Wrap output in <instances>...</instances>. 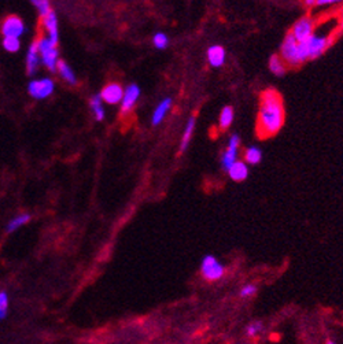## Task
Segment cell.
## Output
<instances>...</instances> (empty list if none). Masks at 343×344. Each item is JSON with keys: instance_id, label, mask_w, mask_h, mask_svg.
Returning a JSON list of instances; mask_svg holds the SVG:
<instances>
[{"instance_id": "11", "label": "cell", "mask_w": 343, "mask_h": 344, "mask_svg": "<svg viewBox=\"0 0 343 344\" xmlns=\"http://www.w3.org/2000/svg\"><path fill=\"white\" fill-rule=\"evenodd\" d=\"M122 96H124V89L120 84H115V82L107 84L100 92L102 100L109 103V104H118L122 100Z\"/></svg>"}, {"instance_id": "14", "label": "cell", "mask_w": 343, "mask_h": 344, "mask_svg": "<svg viewBox=\"0 0 343 344\" xmlns=\"http://www.w3.org/2000/svg\"><path fill=\"white\" fill-rule=\"evenodd\" d=\"M43 24L46 26V29L48 31V35H50V41H51L54 46L58 44V21L57 16L54 11H50L47 16L43 17Z\"/></svg>"}, {"instance_id": "27", "label": "cell", "mask_w": 343, "mask_h": 344, "mask_svg": "<svg viewBox=\"0 0 343 344\" xmlns=\"http://www.w3.org/2000/svg\"><path fill=\"white\" fill-rule=\"evenodd\" d=\"M7 307H9V298H7L6 292H0V319L6 317Z\"/></svg>"}, {"instance_id": "17", "label": "cell", "mask_w": 343, "mask_h": 344, "mask_svg": "<svg viewBox=\"0 0 343 344\" xmlns=\"http://www.w3.org/2000/svg\"><path fill=\"white\" fill-rule=\"evenodd\" d=\"M37 65H39V41H35L28 51L26 57V70L29 74H33L36 72Z\"/></svg>"}, {"instance_id": "12", "label": "cell", "mask_w": 343, "mask_h": 344, "mask_svg": "<svg viewBox=\"0 0 343 344\" xmlns=\"http://www.w3.org/2000/svg\"><path fill=\"white\" fill-rule=\"evenodd\" d=\"M206 57H208L209 65L217 69V67H221L225 63L227 54H225V50L221 46H210L208 48V52H206Z\"/></svg>"}, {"instance_id": "20", "label": "cell", "mask_w": 343, "mask_h": 344, "mask_svg": "<svg viewBox=\"0 0 343 344\" xmlns=\"http://www.w3.org/2000/svg\"><path fill=\"white\" fill-rule=\"evenodd\" d=\"M262 159V151L260 147L251 145L245 151V163L247 164H258Z\"/></svg>"}, {"instance_id": "13", "label": "cell", "mask_w": 343, "mask_h": 344, "mask_svg": "<svg viewBox=\"0 0 343 344\" xmlns=\"http://www.w3.org/2000/svg\"><path fill=\"white\" fill-rule=\"evenodd\" d=\"M172 104H173V100H172L170 98L163 99L162 102H159V104L156 106L155 110H154V113H152V117H151V123H152L154 126L159 125V123L165 119L166 114L169 113V110L172 108Z\"/></svg>"}, {"instance_id": "18", "label": "cell", "mask_w": 343, "mask_h": 344, "mask_svg": "<svg viewBox=\"0 0 343 344\" xmlns=\"http://www.w3.org/2000/svg\"><path fill=\"white\" fill-rule=\"evenodd\" d=\"M268 65H269V70L272 72V74H275V76H277V77H280V76H283V74H286L287 65L284 63V61H283V59L277 55V54H273V55L269 58Z\"/></svg>"}, {"instance_id": "16", "label": "cell", "mask_w": 343, "mask_h": 344, "mask_svg": "<svg viewBox=\"0 0 343 344\" xmlns=\"http://www.w3.org/2000/svg\"><path fill=\"white\" fill-rule=\"evenodd\" d=\"M195 125H197V118H195V115H191L190 119L187 121V125H186V129H184V133H183L180 147H179V154H183L184 151H187L188 145H190V141H191V137H193L194 134Z\"/></svg>"}, {"instance_id": "31", "label": "cell", "mask_w": 343, "mask_h": 344, "mask_svg": "<svg viewBox=\"0 0 343 344\" xmlns=\"http://www.w3.org/2000/svg\"><path fill=\"white\" fill-rule=\"evenodd\" d=\"M339 31L343 32V11L340 13V17H339Z\"/></svg>"}, {"instance_id": "24", "label": "cell", "mask_w": 343, "mask_h": 344, "mask_svg": "<svg viewBox=\"0 0 343 344\" xmlns=\"http://www.w3.org/2000/svg\"><path fill=\"white\" fill-rule=\"evenodd\" d=\"M152 44H154V47L158 48V50H165V48L169 46V37H167L165 33L158 32V33H155L154 37H152Z\"/></svg>"}, {"instance_id": "6", "label": "cell", "mask_w": 343, "mask_h": 344, "mask_svg": "<svg viewBox=\"0 0 343 344\" xmlns=\"http://www.w3.org/2000/svg\"><path fill=\"white\" fill-rule=\"evenodd\" d=\"M39 41V54L42 55V59L44 62V65L51 70L55 72L58 65V48L57 46H54L50 39H40Z\"/></svg>"}, {"instance_id": "9", "label": "cell", "mask_w": 343, "mask_h": 344, "mask_svg": "<svg viewBox=\"0 0 343 344\" xmlns=\"http://www.w3.org/2000/svg\"><path fill=\"white\" fill-rule=\"evenodd\" d=\"M25 32V25L20 17L10 16L7 17L2 24V33L5 37H18Z\"/></svg>"}, {"instance_id": "29", "label": "cell", "mask_w": 343, "mask_h": 344, "mask_svg": "<svg viewBox=\"0 0 343 344\" xmlns=\"http://www.w3.org/2000/svg\"><path fill=\"white\" fill-rule=\"evenodd\" d=\"M261 329H262V324H261L260 321H255V322H253V324H250L249 326H247V334H249L250 337H254L255 334L260 332Z\"/></svg>"}, {"instance_id": "3", "label": "cell", "mask_w": 343, "mask_h": 344, "mask_svg": "<svg viewBox=\"0 0 343 344\" xmlns=\"http://www.w3.org/2000/svg\"><path fill=\"white\" fill-rule=\"evenodd\" d=\"M279 57L284 61L288 66H299L302 65L301 57H299V47H298V41L288 33L284 40L281 43L280 47V55Z\"/></svg>"}, {"instance_id": "10", "label": "cell", "mask_w": 343, "mask_h": 344, "mask_svg": "<svg viewBox=\"0 0 343 344\" xmlns=\"http://www.w3.org/2000/svg\"><path fill=\"white\" fill-rule=\"evenodd\" d=\"M28 91L31 93V96L35 99H44L50 96L54 92V81L50 78H44V80H35L29 84Z\"/></svg>"}, {"instance_id": "2", "label": "cell", "mask_w": 343, "mask_h": 344, "mask_svg": "<svg viewBox=\"0 0 343 344\" xmlns=\"http://www.w3.org/2000/svg\"><path fill=\"white\" fill-rule=\"evenodd\" d=\"M331 43H332V37L325 36V35H316V33H313L306 41L298 43L302 63L321 57L322 54L327 51L328 47L331 46Z\"/></svg>"}, {"instance_id": "22", "label": "cell", "mask_w": 343, "mask_h": 344, "mask_svg": "<svg viewBox=\"0 0 343 344\" xmlns=\"http://www.w3.org/2000/svg\"><path fill=\"white\" fill-rule=\"evenodd\" d=\"M89 103H91V107H92V111H94L96 119H98V121H103L104 108L103 104H102V98H100V95H95V96H92V99H91V102Z\"/></svg>"}, {"instance_id": "26", "label": "cell", "mask_w": 343, "mask_h": 344, "mask_svg": "<svg viewBox=\"0 0 343 344\" xmlns=\"http://www.w3.org/2000/svg\"><path fill=\"white\" fill-rule=\"evenodd\" d=\"M32 5L35 6V7H37V10L40 13L42 18L47 16L48 13L51 11V7H50V3H48L47 0H33Z\"/></svg>"}, {"instance_id": "28", "label": "cell", "mask_w": 343, "mask_h": 344, "mask_svg": "<svg viewBox=\"0 0 343 344\" xmlns=\"http://www.w3.org/2000/svg\"><path fill=\"white\" fill-rule=\"evenodd\" d=\"M255 292H257V287H255L254 284H246L245 287L240 289V296L242 298H250Z\"/></svg>"}, {"instance_id": "1", "label": "cell", "mask_w": 343, "mask_h": 344, "mask_svg": "<svg viewBox=\"0 0 343 344\" xmlns=\"http://www.w3.org/2000/svg\"><path fill=\"white\" fill-rule=\"evenodd\" d=\"M286 121L284 104L276 89H265L261 93L257 117V133L261 139H268L280 132Z\"/></svg>"}, {"instance_id": "32", "label": "cell", "mask_w": 343, "mask_h": 344, "mask_svg": "<svg viewBox=\"0 0 343 344\" xmlns=\"http://www.w3.org/2000/svg\"><path fill=\"white\" fill-rule=\"evenodd\" d=\"M327 344H335V343H333V341H331V340H328Z\"/></svg>"}, {"instance_id": "25", "label": "cell", "mask_w": 343, "mask_h": 344, "mask_svg": "<svg viewBox=\"0 0 343 344\" xmlns=\"http://www.w3.org/2000/svg\"><path fill=\"white\" fill-rule=\"evenodd\" d=\"M3 47H5L6 51L17 52L20 50V47H21L20 39H17V37H5L3 39Z\"/></svg>"}, {"instance_id": "30", "label": "cell", "mask_w": 343, "mask_h": 344, "mask_svg": "<svg viewBox=\"0 0 343 344\" xmlns=\"http://www.w3.org/2000/svg\"><path fill=\"white\" fill-rule=\"evenodd\" d=\"M338 3L335 0H314V6H331Z\"/></svg>"}, {"instance_id": "21", "label": "cell", "mask_w": 343, "mask_h": 344, "mask_svg": "<svg viewBox=\"0 0 343 344\" xmlns=\"http://www.w3.org/2000/svg\"><path fill=\"white\" fill-rule=\"evenodd\" d=\"M57 69H58V72L61 73V76L63 77V80H66L69 84H73L74 85V84L77 82L73 70H72V69H70V67H69L63 61H58Z\"/></svg>"}, {"instance_id": "15", "label": "cell", "mask_w": 343, "mask_h": 344, "mask_svg": "<svg viewBox=\"0 0 343 344\" xmlns=\"http://www.w3.org/2000/svg\"><path fill=\"white\" fill-rule=\"evenodd\" d=\"M227 171H228L231 180L245 181L247 179V176H249V164L242 162V160H236Z\"/></svg>"}, {"instance_id": "5", "label": "cell", "mask_w": 343, "mask_h": 344, "mask_svg": "<svg viewBox=\"0 0 343 344\" xmlns=\"http://www.w3.org/2000/svg\"><path fill=\"white\" fill-rule=\"evenodd\" d=\"M314 28H316V24H314V20L310 18V17H302L299 20L296 21L295 24L292 25L291 35L294 39H295L298 43H303L306 41L309 37L312 36L314 33Z\"/></svg>"}, {"instance_id": "19", "label": "cell", "mask_w": 343, "mask_h": 344, "mask_svg": "<svg viewBox=\"0 0 343 344\" xmlns=\"http://www.w3.org/2000/svg\"><path fill=\"white\" fill-rule=\"evenodd\" d=\"M234 122V108L231 106H224L219 117V126L223 130L228 129Z\"/></svg>"}, {"instance_id": "8", "label": "cell", "mask_w": 343, "mask_h": 344, "mask_svg": "<svg viewBox=\"0 0 343 344\" xmlns=\"http://www.w3.org/2000/svg\"><path fill=\"white\" fill-rule=\"evenodd\" d=\"M140 98V88L137 87L136 84H130L126 87V89H124V96H122V100H121V115H126L128 113H130L135 104L137 103Z\"/></svg>"}, {"instance_id": "7", "label": "cell", "mask_w": 343, "mask_h": 344, "mask_svg": "<svg viewBox=\"0 0 343 344\" xmlns=\"http://www.w3.org/2000/svg\"><path fill=\"white\" fill-rule=\"evenodd\" d=\"M240 147V137L238 134H231L228 140V145L224 151L223 156H221V166L224 170H228L232 164L238 160V151Z\"/></svg>"}, {"instance_id": "23", "label": "cell", "mask_w": 343, "mask_h": 344, "mask_svg": "<svg viewBox=\"0 0 343 344\" xmlns=\"http://www.w3.org/2000/svg\"><path fill=\"white\" fill-rule=\"evenodd\" d=\"M31 220V216L29 214H20L18 217H16L14 220H11V222L7 225V232L11 233V232L17 231L18 228H21L22 225H25L26 222H29Z\"/></svg>"}, {"instance_id": "4", "label": "cell", "mask_w": 343, "mask_h": 344, "mask_svg": "<svg viewBox=\"0 0 343 344\" xmlns=\"http://www.w3.org/2000/svg\"><path fill=\"white\" fill-rule=\"evenodd\" d=\"M201 274L206 281H217L225 274V267L214 255H206L201 263Z\"/></svg>"}]
</instances>
